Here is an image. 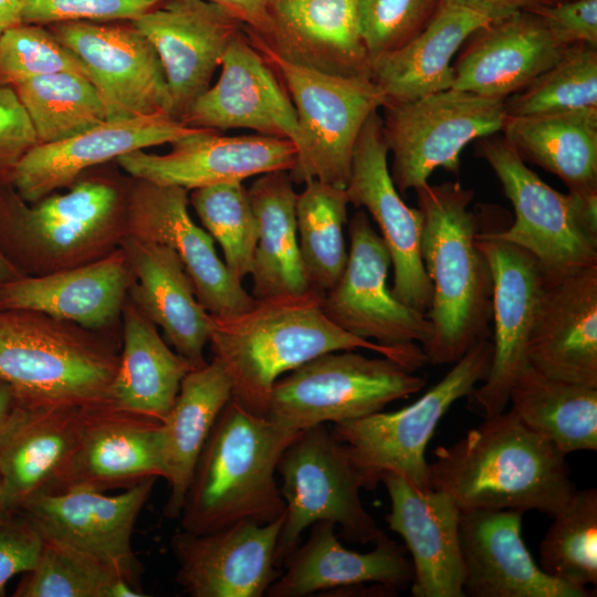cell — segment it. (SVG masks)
Wrapping results in <instances>:
<instances>
[{
  "label": "cell",
  "mask_w": 597,
  "mask_h": 597,
  "mask_svg": "<svg viewBox=\"0 0 597 597\" xmlns=\"http://www.w3.org/2000/svg\"><path fill=\"white\" fill-rule=\"evenodd\" d=\"M389 499L388 527L411 554L413 597H464V567L459 541L460 509L442 491L419 489L388 472L380 480Z\"/></svg>",
  "instance_id": "4316f807"
},
{
  "label": "cell",
  "mask_w": 597,
  "mask_h": 597,
  "mask_svg": "<svg viewBox=\"0 0 597 597\" xmlns=\"http://www.w3.org/2000/svg\"><path fill=\"white\" fill-rule=\"evenodd\" d=\"M502 132L524 161L557 176L569 193L597 198V108L507 116Z\"/></svg>",
  "instance_id": "74e56055"
},
{
  "label": "cell",
  "mask_w": 597,
  "mask_h": 597,
  "mask_svg": "<svg viewBox=\"0 0 597 597\" xmlns=\"http://www.w3.org/2000/svg\"><path fill=\"white\" fill-rule=\"evenodd\" d=\"M21 276L23 275L12 265L0 249V287Z\"/></svg>",
  "instance_id": "6f0895ef"
},
{
  "label": "cell",
  "mask_w": 597,
  "mask_h": 597,
  "mask_svg": "<svg viewBox=\"0 0 597 597\" xmlns=\"http://www.w3.org/2000/svg\"><path fill=\"white\" fill-rule=\"evenodd\" d=\"M565 46L587 44L597 48V0L543 3L532 10Z\"/></svg>",
  "instance_id": "816d5d0a"
},
{
  "label": "cell",
  "mask_w": 597,
  "mask_h": 597,
  "mask_svg": "<svg viewBox=\"0 0 597 597\" xmlns=\"http://www.w3.org/2000/svg\"><path fill=\"white\" fill-rule=\"evenodd\" d=\"M147 478L166 479L163 422L108 400L85 406L78 446L51 493L127 489Z\"/></svg>",
  "instance_id": "7402d4cb"
},
{
  "label": "cell",
  "mask_w": 597,
  "mask_h": 597,
  "mask_svg": "<svg viewBox=\"0 0 597 597\" xmlns=\"http://www.w3.org/2000/svg\"><path fill=\"white\" fill-rule=\"evenodd\" d=\"M198 128L165 113L107 119L70 138L38 144L17 165L11 185L33 203L70 187L86 169L147 147L174 143Z\"/></svg>",
  "instance_id": "cb8c5ba5"
},
{
  "label": "cell",
  "mask_w": 597,
  "mask_h": 597,
  "mask_svg": "<svg viewBox=\"0 0 597 597\" xmlns=\"http://www.w3.org/2000/svg\"><path fill=\"white\" fill-rule=\"evenodd\" d=\"M429 485L450 495L460 511L536 510L549 516L576 490L566 454L511 409L485 417L453 444L437 447Z\"/></svg>",
  "instance_id": "7a4b0ae2"
},
{
  "label": "cell",
  "mask_w": 597,
  "mask_h": 597,
  "mask_svg": "<svg viewBox=\"0 0 597 597\" xmlns=\"http://www.w3.org/2000/svg\"><path fill=\"white\" fill-rule=\"evenodd\" d=\"M276 472L285 503L275 549L277 567L314 523L338 525L345 540L360 544L374 543L383 532L363 505L357 471L325 423L298 431L281 454Z\"/></svg>",
  "instance_id": "8fae6325"
},
{
  "label": "cell",
  "mask_w": 597,
  "mask_h": 597,
  "mask_svg": "<svg viewBox=\"0 0 597 597\" xmlns=\"http://www.w3.org/2000/svg\"><path fill=\"white\" fill-rule=\"evenodd\" d=\"M156 480L147 478L116 495L88 489L36 494L17 512L43 540L87 552L139 579L142 566L132 548V535Z\"/></svg>",
  "instance_id": "d6986e66"
},
{
  "label": "cell",
  "mask_w": 597,
  "mask_h": 597,
  "mask_svg": "<svg viewBox=\"0 0 597 597\" xmlns=\"http://www.w3.org/2000/svg\"><path fill=\"white\" fill-rule=\"evenodd\" d=\"M509 117L597 108V48L574 44L522 91L504 100Z\"/></svg>",
  "instance_id": "ee69618b"
},
{
  "label": "cell",
  "mask_w": 597,
  "mask_h": 597,
  "mask_svg": "<svg viewBox=\"0 0 597 597\" xmlns=\"http://www.w3.org/2000/svg\"><path fill=\"white\" fill-rule=\"evenodd\" d=\"M472 36L452 65L451 88L502 100L525 88L568 48L531 11L489 22Z\"/></svg>",
  "instance_id": "4dcf8cb0"
},
{
  "label": "cell",
  "mask_w": 597,
  "mask_h": 597,
  "mask_svg": "<svg viewBox=\"0 0 597 597\" xmlns=\"http://www.w3.org/2000/svg\"><path fill=\"white\" fill-rule=\"evenodd\" d=\"M121 320L122 348L109 399L122 409L163 422L191 367L129 298Z\"/></svg>",
  "instance_id": "e575fe53"
},
{
  "label": "cell",
  "mask_w": 597,
  "mask_h": 597,
  "mask_svg": "<svg viewBox=\"0 0 597 597\" xmlns=\"http://www.w3.org/2000/svg\"><path fill=\"white\" fill-rule=\"evenodd\" d=\"M489 22L469 9L441 3L417 35L371 63L370 78L383 94L385 104L408 102L451 88L453 55L465 40Z\"/></svg>",
  "instance_id": "836d02e7"
},
{
  "label": "cell",
  "mask_w": 597,
  "mask_h": 597,
  "mask_svg": "<svg viewBox=\"0 0 597 597\" xmlns=\"http://www.w3.org/2000/svg\"><path fill=\"white\" fill-rule=\"evenodd\" d=\"M220 69L216 84L196 100L181 122L217 132L248 128L287 138L297 149L301 137L293 103L245 27L227 48Z\"/></svg>",
  "instance_id": "603a6c76"
},
{
  "label": "cell",
  "mask_w": 597,
  "mask_h": 597,
  "mask_svg": "<svg viewBox=\"0 0 597 597\" xmlns=\"http://www.w3.org/2000/svg\"><path fill=\"white\" fill-rule=\"evenodd\" d=\"M18 400L12 388L0 379V433L10 418Z\"/></svg>",
  "instance_id": "9f6ffc18"
},
{
  "label": "cell",
  "mask_w": 597,
  "mask_h": 597,
  "mask_svg": "<svg viewBox=\"0 0 597 597\" xmlns=\"http://www.w3.org/2000/svg\"><path fill=\"white\" fill-rule=\"evenodd\" d=\"M441 3L442 0H355L370 65L417 35Z\"/></svg>",
  "instance_id": "7dc6e473"
},
{
  "label": "cell",
  "mask_w": 597,
  "mask_h": 597,
  "mask_svg": "<svg viewBox=\"0 0 597 597\" xmlns=\"http://www.w3.org/2000/svg\"><path fill=\"white\" fill-rule=\"evenodd\" d=\"M22 0H0V35L9 28L22 23Z\"/></svg>",
  "instance_id": "11a10c76"
},
{
  "label": "cell",
  "mask_w": 597,
  "mask_h": 597,
  "mask_svg": "<svg viewBox=\"0 0 597 597\" xmlns=\"http://www.w3.org/2000/svg\"><path fill=\"white\" fill-rule=\"evenodd\" d=\"M11 87L31 119L39 144L70 138L109 119L95 85L77 73L35 76Z\"/></svg>",
  "instance_id": "b9f144b4"
},
{
  "label": "cell",
  "mask_w": 597,
  "mask_h": 597,
  "mask_svg": "<svg viewBox=\"0 0 597 597\" xmlns=\"http://www.w3.org/2000/svg\"><path fill=\"white\" fill-rule=\"evenodd\" d=\"M289 171L258 176L248 195L258 226L252 296L265 300L311 291L296 229L297 192Z\"/></svg>",
  "instance_id": "d590c367"
},
{
  "label": "cell",
  "mask_w": 597,
  "mask_h": 597,
  "mask_svg": "<svg viewBox=\"0 0 597 597\" xmlns=\"http://www.w3.org/2000/svg\"><path fill=\"white\" fill-rule=\"evenodd\" d=\"M223 8L243 25L261 36L271 31V19L266 0H207Z\"/></svg>",
  "instance_id": "f5cc1de1"
},
{
  "label": "cell",
  "mask_w": 597,
  "mask_h": 597,
  "mask_svg": "<svg viewBox=\"0 0 597 597\" xmlns=\"http://www.w3.org/2000/svg\"><path fill=\"white\" fill-rule=\"evenodd\" d=\"M42 545V536L21 513H0V596L14 575L34 567Z\"/></svg>",
  "instance_id": "f907efd6"
},
{
  "label": "cell",
  "mask_w": 597,
  "mask_h": 597,
  "mask_svg": "<svg viewBox=\"0 0 597 597\" xmlns=\"http://www.w3.org/2000/svg\"><path fill=\"white\" fill-rule=\"evenodd\" d=\"M284 515L205 534L181 530L170 541L176 580L192 597H261L280 577L275 549Z\"/></svg>",
  "instance_id": "44dd1931"
},
{
  "label": "cell",
  "mask_w": 597,
  "mask_h": 597,
  "mask_svg": "<svg viewBox=\"0 0 597 597\" xmlns=\"http://www.w3.org/2000/svg\"><path fill=\"white\" fill-rule=\"evenodd\" d=\"M322 296L311 290L255 300L249 310L235 315H211L209 343L213 357L231 380L232 399L244 409L265 417L276 380L325 353L367 349L410 371L428 363L417 344L385 346L339 328L322 311Z\"/></svg>",
  "instance_id": "6da1fadb"
},
{
  "label": "cell",
  "mask_w": 597,
  "mask_h": 597,
  "mask_svg": "<svg viewBox=\"0 0 597 597\" xmlns=\"http://www.w3.org/2000/svg\"><path fill=\"white\" fill-rule=\"evenodd\" d=\"M129 22L154 46L169 90L170 115L180 122L209 88L223 53L245 27L207 0H165Z\"/></svg>",
  "instance_id": "e0dca14e"
},
{
  "label": "cell",
  "mask_w": 597,
  "mask_h": 597,
  "mask_svg": "<svg viewBox=\"0 0 597 597\" xmlns=\"http://www.w3.org/2000/svg\"><path fill=\"white\" fill-rule=\"evenodd\" d=\"M522 513L511 510L461 511L459 541L468 597H587L546 575L522 536Z\"/></svg>",
  "instance_id": "484cf974"
},
{
  "label": "cell",
  "mask_w": 597,
  "mask_h": 597,
  "mask_svg": "<svg viewBox=\"0 0 597 597\" xmlns=\"http://www.w3.org/2000/svg\"><path fill=\"white\" fill-rule=\"evenodd\" d=\"M307 540L283 563L284 570L266 591L269 597H303L323 590H348L367 584L396 591L411 585L412 563L405 549L383 531L374 548L358 553L344 547L331 522L311 525Z\"/></svg>",
  "instance_id": "f546056e"
},
{
  "label": "cell",
  "mask_w": 597,
  "mask_h": 597,
  "mask_svg": "<svg viewBox=\"0 0 597 597\" xmlns=\"http://www.w3.org/2000/svg\"><path fill=\"white\" fill-rule=\"evenodd\" d=\"M476 243L493 280V356L486 379L471 392L485 417L500 413L517 374L528 364L526 352L545 285L536 260L524 249L480 230Z\"/></svg>",
  "instance_id": "ac0fdd59"
},
{
  "label": "cell",
  "mask_w": 597,
  "mask_h": 597,
  "mask_svg": "<svg viewBox=\"0 0 597 597\" xmlns=\"http://www.w3.org/2000/svg\"><path fill=\"white\" fill-rule=\"evenodd\" d=\"M62 72L90 78L83 63L50 30L19 23L0 35V85Z\"/></svg>",
  "instance_id": "bcb514c9"
},
{
  "label": "cell",
  "mask_w": 597,
  "mask_h": 597,
  "mask_svg": "<svg viewBox=\"0 0 597 597\" xmlns=\"http://www.w3.org/2000/svg\"><path fill=\"white\" fill-rule=\"evenodd\" d=\"M540 544V567L565 584H597V489L575 490L552 516Z\"/></svg>",
  "instance_id": "7bdbcfd3"
},
{
  "label": "cell",
  "mask_w": 597,
  "mask_h": 597,
  "mask_svg": "<svg viewBox=\"0 0 597 597\" xmlns=\"http://www.w3.org/2000/svg\"><path fill=\"white\" fill-rule=\"evenodd\" d=\"M526 357L548 377L597 387V265L545 283Z\"/></svg>",
  "instance_id": "83f0119b"
},
{
  "label": "cell",
  "mask_w": 597,
  "mask_h": 597,
  "mask_svg": "<svg viewBox=\"0 0 597 597\" xmlns=\"http://www.w3.org/2000/svg\"><path fill=\"white\" fill-rule=\"evenodd\" d=\"M478 155L494 171L515 214L509 228L484 232L527 251L546 284L597 265V198L555 190L504 137L480 138Z\"/></svg>",
  "instance_id": "52a82bcc"
},
{
  "label": "cell",
  "mask_w": 597,
  "mask_h": 597,
  "mask_svg": "<svg viewBox=\"0 0 597 597\" xmlns=\"http://www.w3.org/2000/svg\"><path fill=\"white\" fill-rule=\"evenodd\" d=\"M492 356V342L481 341L411 405L334 423L332 434L343 446L363 489L374 490L388 472L404 476L419 489H431L427 446L450 407L469 397L476 384L486 379Z\"/></svg>",
  "instance_id": "ba28073f"
},
{
  "label": "cell",
  "mask_w": 597,
  "mask_h": 597,
  "mask_svg": "<svg viewBox=\"0 0 597 597\" xmlns=\"http://www.w3.org/2000/svg\"><path fill=\"white\" fill-rule=\"evenodd\" d=\"M297 433L231 398L197 460L179 516L181 530L205 534L241 522L268 524L282 517L285 503L275 472Z\"/></svg>",
  "instance_id": "277c9868"
},
{
  "label": "cell",
  "mask_w": 597,
  "mask_h": 597,
  "mask_svg": "<svg viewBox=\"0 0 597 597\" xmlns=\"http://www.w3.org/2000/svg\"><path fill=\"white\" fill-rule=\"evenodd\" d=\"M232 398V384L222 364L212 358L191 369L163 421L166 480L170 492L163 514L179 519L184 500L206 440Z\"/></svg>",
  "instance_id": "8d00e7d4"
},
{
  "label": "cell",
  "mask_w": 597,
  "mask_h": 597,
  "mask_svg": "<svg viewBox=\"0 0 597 597\" xmlns=\"http://www.w3.org/2000/svg\"><path fill=\"white\" fill-rule=\"evenodd\" d=\"M121 247L133 274L128 298L163 329L191 369L203 367L211 315L198 301L179 256L167 245L128 234Z\"/></svg>",
  "instance_id": "d6a6232c"
},
{
  "label": "cell",
  "mask_w": 597,
  "mask_h": 597,
  "mask_svg": "<svg viewBox=\"0 0 597 597\" xmlns=\"http://www.w3.org/2000/svg\"><path fill=\"white\" fill-rule=\"evenodd\" d=\"M132 282L119 247L84 265L6 283L0 287V308L36 311L90 331L111 333L122 317Z\"/></svg>",
  "instance_id": "f1b7e54d"
},
{
  "label": "cell",
  "mask_w": 597,
  "mask_h": 597,
  "mask_svg": "<svg viewBox=\"0 0 597 597\" xmlns=\"http://www.w3.org/2000/svg\"><path fill=\"white\" fill-rule=\"evenodd\" d=\"M189 202L223 252L230 273L242 281L253 269L258 226L248 189L224 182L193 189Z\"/></svg>",
  "instance_id": "f6af8a7d"
},
{
  "label": "cell",
  "mask_w": 597,
  "mask_h": 597,
  "mask_svg": "<svg viewBox=\"0 0 597 597\" xmlns=\"http://www.w3.org/2000/svg\"><path fill=\"white\" fill-rule=\"evenodd\" d=\"M297 149L292 140L268 135L221 136L198 128L171 143L164 155L135 150L119 156L118 166L134 179L189 190L224 182H242L271 171H291Z\"/></svg>",
  "instance_id": "ffe728a7"
},
{
  "label": "cell",
  "mask_w": 597,
  "mask_h": 597,
  "mask_svg": "<svg viewBox=\"0 0 597 597\" xmlns=\"http://www.w3.org/2000/svg\"><path fill=\"white\" fill-rule=\"evenodd\" d=\"M266 1L271 31L260 36L282 59L332 75L370 77L355 0Z\"/></svg>",
  "instance_id": "1f68e13d"
},
{
  "label": "cell",
  "mask_w": 597,
  "mask_h": 597,
  "mask_svg": "<svg viewBox=\"0 0 597 597\" xmlns=\"http://www.w3.org/2000/svg\"><path fill=\"white\" fill-rule=\"evenodd\" d=\"M135 180L127 195V234L172 249L210 315L231 316L249 310L255 298L218 256L212 237L191 219L188 190Z\"/></svg>",
  "instance_id": "2e32d148"
},
{
  "label": "cell",
  "mask_w": 597,
  "mask_h": 597,
  "mask_svg": "<svg viewBox=\"0 0 597 597\" xmlns=\"http://www.w3.org/2000/svg\"><path fill=\"white\" fill-rule=\"evenodd\" d=\"M245 32L285 85L293 103L300 145L295 166L289 171L294 184L316 179L346 188L354 147L369 115L385 98L368 76H339L293 64L245 27Z\"/></svg>",
  "instance_id": "9c48e42d"
},
{
  "label": "cell",
  "mask_w": 597,
  "mask_h": 597,
  "mask_svg": "<svg viewBox=\"0 0 597 597\" xmlns=\"http://www.w3.org/2000/svg\"><path fill=\"white\" fill-rule=\"evenodd\" d=\"M546 2L547 0H442L444 4L474 11L490 22L511 17L517 12L530 11Z\"/></svg>",
  "instance_id": "db71d44e"
},
{
  "label": "cell",
  "mask_w": 597,
  "mask_h": 597,
  "mask_svg": "<svg viewBox=\"0 0 597 597\" xmlns=\"http://www.w3.org/2000/svg\"><path fill=\"white\" fill-rule=\"evenodd\" d=\"M349 251L336 284L321 300L326 317L345 332L385 346L423 345L432 334L426 313L396 298L388 286L391 258L364 209L348 222Z\"/></svg>",
  "instance_id": "4fadbf2b"
},
{
  "label": "cell",
  "mask_w": 597,
  "mask_h": 597,
  "mask_svg": "<svg viewBox=\"0 0 597 597\" xmlns=\"http://www.w3.org/2000/svg\"><path fill=\"white\" fill-rule=\"evenodd\" d=\"M295 203L301 256L310 289L321 295L339 280L346 262V191L316 179L304 184Z\"/></svg>",
  "instance_id": "ab89813d"
},
{
  "label": "cell",
  "mask_w": 597,
  "mask_h": 597,
  "mask_svg": "<svg viewBox=\"0 0 597 597\" xmlns=\"http://www.w3.org/2000/svg\"><path fill=\"white\" fill-rule=\"evenodd\" d=\"M383 121L371 113L357 137L348 184V202L366 210L380 230L394 269L391 292L406 305L426 313L432 287L421 259L422 214L401 199L388 167Z\"/></svg>",
  "instance_id": "5bb4252c"
},
{
  "label": "cell",
  "mask_w": 597,
  "mask_h": 597,
  "mask_svg": "<svg viewBox=\"0 0 597 597\" xmlns=\"http://www.w3.org/2000/svg\"><path fill=\"white\" fill-rule=\"evenodd\" d=\"M126 235L127 199L108 181L73 182L31 206L11 184L0 185V249L23 276L94 262Z\"/></svg>",
  "instance_id": "5b68a950"
},
{
  "label": "cell",
  "mask_w": 597,
  "mask_h": 597,
  "mask_svg": "<svg viewBox=\"0 0 597 597\" xmlns=\"http://www.w3.org/2000/svg\"><path fill=\"white\" fill-rule=\"evenodd\" d=\"M511 410L564 454L597 450V387L548 377L528 364L509 391Z\"/></svg>",
  "instance_id": "f35d334b"
},
{
  "label": "cell",
  "mask_w": 597,
  "mask_h": 597,
  "mask_svg": "<svg viewBox=\"0 0 597 597\" xmlns=\"http://www.w3.org/2000/svg\"><path fill=\"white\" fill-rule=\"evenodd\" d=\"M165 0H22V23L132 21Z\"/></svg>",
  "instance_id": "c3c4849f"
},
{
  "label": "cell",
  "mask_w": 597,
  "mask_h": 597,
  "mask_svg": "<svg viewBox=\"0 0 597 597\" xmlns=\"http://www.w3.org/2000/svg\"><path fill=\"white\" fill-rule=\"evenodd\" d=\"M119 343L41 312L0 308V379L21 402L108 401Z\"/></svg>",
  "instance_id": "8992f818"
},
{
  "label": "cell",
  "mask_w": 597,
  "mask_h": 597,
  "mask_svg": "<svg viewBox=\"0 0 597 597\" xmlns=\"http://www.w3.org/2000/svg\"><path fill=\"white\" fill-rule=\"evenodd\" d=\"M39 144L31 119L11 86L0 85V185L11 184L22 157Z\"/></svg>",
  "instance_id": "681fc988"
},
{
  "label": "cell",
  "mask_w": 597,
  "mask_h": 597,
  "mask_svg": "<svg viewBox=\"0 0 597 597\" xmlns=\"http://www.w3.org/2000/svg\"><path fill=\"white\" fill-rule=\"evenodd\" d=\"M50 31L83 63L109 119L170 115L169 90L159 57L130 22L66 21L50 24Z\"/></svg>",
  "instance_id": "9a60e30c"
},
{
  "label": "cell",
  "mask_w": 597,
  "mask_h": 597,
  "mask_svg": "<svg viewBox=\"0 0 597 597\" xmlns=\"http://www.w3.org/2000/svg\"><path fill=\"white\" fill-rule=\"evenodd\" d=\"M15 597H140L138 578L73 546L43 540L34 567L24 573Z\"/></svg>",
  "instance_id": "60d3db41"
},
{
  "label": "cell",
  "mask_w": 597,
  "mask_h": 597,
  "mask_svg": "<svg viewBox=\"0 0 597 597\" xmlns=\"http://www.w3.org/2000/svg\"><path fill=\"white\" fill-rule=\"evenodd\" d=\"M422 214L421 259L432 287L426 312L432 334L422 345L427 362L454 364L474 344L490 339L493 280L476 243L471 189L429 182L416 190Z\"/></svg>",
  "instance_id": "3957f363"
},
{
  "label": "cell",
  "mask_w": 597,
  "mask_h": 597,
  "mask_svg": "<svg viewBox=\"0 0 597 597\" xmlns=\"http://www.w3.org/2000/svg\"><path fill=\"white\" fill-rule=\"evenodd\" d=\"M85 406L17 402L0 433V513L53 492L78 446Z\"/></svg>",
  "instance_id": "d4e9b609"
},
{
  "label": "cell",
  "mask_w": 597,
  "mask_h": 597,
  "mask_svg": "<svg viewBox=\"0 0 597 597\" xmlns=\"http://www.w3.org/2000/svg\"><path fill=\"white\" fill-rule=\"evenodd\" d=\"M383 108L390 176L399 193L428 184L438 168L458 175L464 147L502 130L507 117L504 100L454 88Z\"/></svg>",
  "instance_id": "7c38bea8"
},
{
  "label": "cell",
  "mask_w": 597,
  "mask_h": 597,
  "mask_svg": "<svg viewBox=\"0 0 597 597\" xmlns=\"http://www.w3.org/2000/svg\"><path fill=\"white\" fill-rule=\"evenodd\" d=\"M425 385V378L385 356L329 352L276 380L265 417L291 431L339 423L383 411Z\"/></svg>",
  "instance_id": "30bf717a"
}]
</instances>
